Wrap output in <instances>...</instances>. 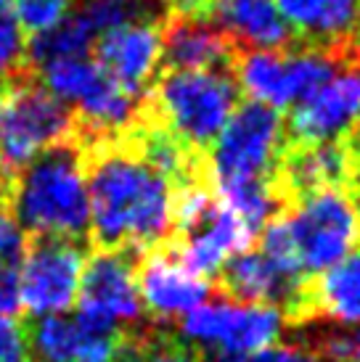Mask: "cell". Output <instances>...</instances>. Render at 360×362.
<instances>
[{
    "mask_svg": "<svg viewBox=\"0 0 360 362\" xmlns=\"http://www.w3.org/2000/svg\"><path fill=\"white\" fill-rule=\"evenodd\" d=\"M90 199L88 235L99 249L146 254L172 238V182L140 153L130 132L80 143Z\"/></svg>",
    "mask_w": 360,
    "mask_h": 362,
    "instance_id": "6da1fadb",
    "label": "cell"
},
{
    "mask_svg": "<svg viewBox=\"0 0 360 362\" xmlns=\"http://www.w3.org/2000/svg\"><path fill=\"white\" fill-rule=\"evenodd\" d=\"M9 206L27 235L85 241L90 230V199L80 141L72 135L50 146L13 175Z\"/></svg>",
    "mask_w": 360,
    "mask_h": 362,
    "instance_id": "7a4b0ae2",
    "label": "cell"
},
{
    "mask_svg": "<svg viewBox=\"0 0 360 362\" xmlns=\"http://www.w3.org/2000/svg\"><path fill=\"white\" fill-rule=\"evenodd\" d=\"M239 85L225 69H164L146 90L143 111L191 151H210L239 106Z\"/></svg>",
    "mask_w": 360,
    "mask_h": 362,
    "instance_id": "3957f363",
    "label": "cell"
},
{
    "mask_svg": "<svg viewBox=\"0 0 360 362\" xmlns=\"http://www.w3.org/2000/svg\"><path fill=\"white\" fill-rule=\"evenodd\" d=\"M283 143L286 130L279 111L257 101L236 106L210 151L204 153L210 188L223 196L249 185H273Z\"/></svg>",
    "mask_w": 360,
    "mask_h": 362,
    "instance_id": "277c9868",
    "label": "cell"
},
{
    "mask_svg": "<svg viewBox=\"0 0 360 362\" xmlns=\"http://www.w3.org/2000/svg\"><path fill=\"white\" fill-rule=\"evenodd\" d=\"M74 135V117L67 103L24 69L9 77L0 95V172L19 175L35 156Z\"/></svg>",
    "mask_w": 360,
    "mask_h": 362,
    "instance_id": "5b68a950",
    "label": "cell"
},
{
    "mask_svg": "<svg viewBox=\"0 0 360 362\" xmlns=\"http://www.w3.org/2000/svg\"><path fill=\"white\" fill-rule=\"evenodd\" d=\"M279 214L305 278H315L360 243V209L347 188L315 191Z\"/></svg>",
    "mask_w": 360,
    "mask_h": 362,
    "instance_id": "8992f818",
    "label": "cell"
},
{
    "mask_svg": "<svg viewBox=\"0 0 360 362\" xmlns=\"http://www.w3.org/2000/svg\"><path fill=\"white\" fill-rule=\"evenodd\" d=\"M85 259L82 241L32 235L19 270L21 307L35 317L69 312L77 302Z\"/></svg>",
    "mask_w": 360,
    "mask_h": 362,
    "instance_id": "52a82bcc",
    "label": "cell"
},
{
    "mask_svg": "<svg viewBox=\"0 0 360 362\" xmlns=\"http://www.w3.org/2000/svg\"><path fill=\"white\" fill-rule=\"evenodd\" d=\"M32 360L38 362H130L135 336L122 325L88 315H45L30 331Z\"/></svg>",
    "mask_w": 360,
    "mask_h": 362,
    "instance_id": "ba28073f",
    "label": "cell"
},
{
    "mask_svg": "<svg viewBox=\"0 0 360 362\" xmlns=\"http://www.w3.org/2000/svg\"><path fill=\"white\" fill-rule=\"evenodd\" d=\"M286 317L268 304L212 302L183 315L180 331L189 344L215 346L225 354H254L279 341Z\"/></svg>",
    "mask_w": 360,
    "mask_h": 362,
    "instance_id": "9c48e42d",
    "label": "cell"
},
{
    "mask_svg": "<svg viewBox=\"0 0 360 362\" xmlns=\"http://www.w3.org/2000/svg\"><path fill=\"white\" fill-rule=\"evenodd\" d=\"M360 127V69L342 66L305 101L294 103L283 124L289 143L344 141Z\"/></svg>",
    "mask_w": 360,
    "mask_h": 362,
    "instance_id": "30bf717a",
    "label": "cell"
},
{
    "mask_svg": "<svg viewBox=\"0 0 360 362\" xmlns=\"http://www.w3.org/2000/svg\"><path fill=\"white\" fill-rule=\"evenodd\" d=\"M138 254L122 249H99L85 259L77 304L80 312L111 325H133L140 320L143 307L138 296Z\"/></svg>",
    "mask_w": 360,
    "mask_h": 362,
    "instance_id": "8fae6325",
    "label": "cell"
},
{
    "mask_svg": "<svg viewBox=\"0 0 360 362\" xmlns=\"http://www.w3.org/2000/svg\"><path fill=\"white\" fill-rule=\"evenodd\" d=\"M135 278H138L140 307L159 322L175 320L196 310L199 304L207 302L212 288L207 278H201L183 264L170 241L140 254Z\"/></svg>",
    "mask_w": 360,
    "mask_h": 362,
    "instance_id": "7c38bea8",
    "label": "cell"
},
{
    "mask_svg": "<svg viewBox=\"0 0 360 362\" xmlns=\"http://www.w3.org/2000/svg\"><path fill=\"white\" fill-rule=\"evenodd\" d=\"M162 21H130L103 32L93 42L96 64L135 95H146L159 69Z\"/></svg>",
    "mask_w": 360,
    "mask_h": 362,
    "instance_id": "4fadbf2b",
    "label": "cell"
},
{
    "mask_svg": "<svg viewBox=\"0 0 360 362\" xmlns=\"http://www.w3.org/2000/svg\"><path fill=\"white\" fill-rule=\"evenodd\" d=\"M239 45L204 16L167 13L162 21V66L164 69H225L233 71Z\"/></svg>",
    "mask_w": 360,
    "mask_h": 362,
    "instance_id": "5bb4252c",
    "label": "cell"
},
{
    "mask_svg": "<svg viewBox=\"0 0 360 362\" xmlns=\"http://www.w3.org/2000/svg\"><path fill=\"white\" fill-rule=\"evenodd\" d=\"M201 16L244 51H286L300 45L276 0H210Z\"/></svg>",
    "mask_w": 360,
    "mask_h": 362,
    "instance_id": "9a60e30c",
    "label": "cell"
},
{
    "mask_svg": "<svg viewBox=\"0 0 360 362\" xmlns=\"http://www.w3.org/2000/svg\"><path fill=\"white\" fill-rule=\"evenodd\" d=\"M276 6L305 48L334 51L360 24V0H276Z\"/></svg>",
    "mask_w": 360,
    "mask_h": 362,
    "instance_id": "2e32d148",
    "label": "cell"
},
{
    "mask_svg": "<svg viewBox=\"0 0 360 362\" xmlns=\"http://www.w3.org/2000/svg\"><path fill=\"white\" fill-rule=\"evenodd\" d=\"M313 320L326 317L339 325H360V243L339 262L310 278Z\"/></svg>",
    "mask_w": 360,
    "mask_h": 362,
    "instance_id": "e0dca14e",
    "label": "cell"
},
{
    "mask_svg": "<svg viewBox=\"0 0 360 362\" xmlns=\"http://www.w3.org/2000/svg\"><path fill=\"white\" fill-rule=\"evenodd\" d=\"M27 69V40L11 0H0V74L13 77Z\"/></svg>",
    "mask_w": 360,
    "mask_h": 362,
    "instance_id": "ac0fdd59",
    "label": "cell"
},
{
    "mask_svg": "<svg viewBox=\"0 0 360 362\" xmlns=\"http://www.w3.org/2000/svg\"><path fill=\"white\" fill-rule=\"evenodd\" d=\"M130 362H201L193 344L172 333H146L135 336Z\"/></svg>",
    "mask_w": 360,
    "mask_h": 362,
    "instance_id": "d6986e66",
    "label": "cell"
},
{
    "mask_svg": "<svg viewBox=\"0 0 360 362\" xmlns=\"http://www.w3.org/2000/svg\"><path fill=\"white\" fill-rule=\"evenodd\" d=\"M74 3L77 0H11L21 30L32 32V35L59 24L74 8Z\"/></svg>",
    "mask_w": 360,
    "mask_h": 362,
    "instance_id": "ffe728a7",
    "label": "cell"
},
{
    "mask_svg": "<svg viewBox=\"0 0 360 362\" xmlns=\"http://www.w3.org/2000/svg\"><path fill=\"white\" fill-rule=\"evenodd\" d=\"M27 233L21 230L16 220L0 217V275H19L21 259L27 254Z\"/></svg>",
    "mask_w": 360,
    "mask_h": 362,
    "instance_id": "44dd1931",
    "label": "cell"
},
{
    "mask_svg": "<svg viewBox=\"0 0 360 362\" xmlns=\"http://www.w3.org/2000/svg\"><path fill=\"white\" fill-rule=\"evenodd\" d=\"M0 362H35L27 328L11 315H0Z\"/></svg>",
    "mask_w": 360,
    "mask_h": 362,
    "instance_id": "7402d4cb",
    "label": "cell"
},
{
    "mask_svg": "<svg viewBox=\"0 0 360 362\" xmlns=\"http://www.w3.org/2000/svg\"><path fill=\"white\" fill-rule=\"evenodd\" d=\"M218 362H323L315 354V349L308 346H268L254 354H225Z\"/></svg>",
    "mask_w": 360,
    "mask_h": 362,
    "instance_id": "603a6c76",
    "label": "cell"
},
{
    "mask_svg": "<svg viewBox=\"0 0 360 362\" xmlns=\"http://www.w3.org/2000/svg\"><path fill=\"white\" fill-rule=\"evenodd\" d=\"M347 146V191L360 209V127L344 138Z\"/></svg>",
    "mask_w": 360,
    "mask_h": 362,
    "instance_id": "cb8c5ba5",
    "label": "cell"
},
{
    "mask_svg": "<svg viewBox=\"0 0 360 362\" xmlns=\"http://www.w3.org/2000/svg\"><path fill=\"white\" fill-rule=\"evenodd\" d=\"M210 6V0H164L167 13H183V16H201Z\"/></svg>",
    "mask_w": 360,
    "mask_h": 362,
    "instance_id": "d4e9b609",
    "label": "cell"
},
{
    "mask_svg": "<svg viewBox=\"0 0 360 362\" xmlns=\"http://www.w3.org/2000/svg\"><path fill=\"white\" fill-rule=\"evenodd\" d=\"M339 56L347 61V64H352V66L360 69V24H358V30L352 32L350 37L339 45Z\"/></svg>",
    "mask_w": 360,
    "mask_h": 362,
    "instance_id": "484cf974",
    "label": "cell"
},
{
    "mask_svg": "<svg viewBox=\"0 0 360 362\" xmlns=\"http://www.w3.org/2000/svg\"><path fill=\"white\" fill-rule=\"evenodd\" d=\"M9 196H11V180L0 172V217H3V211L9 206Z\"/></svg>",
    "mask_w": 360,
    "mask_h": 362,
    "instance_id": "4316f807",
    "label": "cell"
},
{
    "mask_svg": "<svg viewBox=\"0 0 360 362\" xmlns=\"http://www.w3.org/2000/svg\"><path fill=\"white\" fill-rule=\"evenodd\" d=\"M352 352H355V360H360V331L352 333Z\"/></svg>",
    "mask_w": 360,
    "mask_h": 362,
    "instance_id": "83f0119b",
    "label": "cell"
},
{
    "mask_svg": "<svg viewBox=\"0 0 360 362\" xmlns=\"http://www.w3.org/2000/svg\"><path fill=\"white\" fill-rule=\"evenodd\" d=\"M3 85H6V82H0V95H3Z\"/></svg>",
    "mask_w": 360,
    "mask_h": 362,
    "instance_id": "f1b7e54d",
    "label": "cell"
},
{
    "mask_svg": "<svg viewBox=\"0 0 360 362\" xmlns=\"http://www.w3.org/2000/svg\"><path fill=\"white\" fill-rule=\"evenodd\" d=\"M347 362H360V360H355V357H352V360H347Z\"/></svg>",
    "mask_w": 360,
    "mask_h": 362,
    "instance_id": "f546056e",
    "label": "cell"
}]
</instances>
